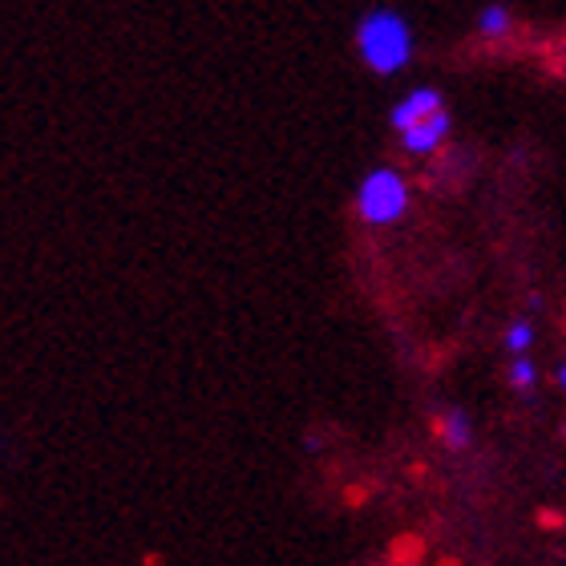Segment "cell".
I'll list each match as a JSON object with an SVG mask.
<instances>
[{
    "label": "cell",
    "mask_w": 566,
    "mask_h": 566,
    "mask_svg": "<svg viewBox=\"0 0 566 566\" xmlns=\"http://www.w3.org/2000/svg\"><path fill=\"white\" fill-rule=\"evenodd\" d=\"M356 53L380 77L401 73L413 61V29H409L401 12L373 9L356 21Z\"/></svg>",
    "instance_id": "cell-1"
},
{
    "label": "cell",
    "mask_w": 566,
    "mask_h": 566,
    "mask_svg": "<svg viewBox=\"0 0 566 566\" xmlns=\"http://www.w3.org/2000/svg\"><path fill=\"white\" fill-rule=\"evenodd\" d=\"M409 207V187H405V178L389 166H377V170H368L360 190H356V214L373 227H389L397 223Z\"/></svg>",
    "instance_id": "cell-2"
},
{
    "label": "cell",
    "mask_w": 566,
    "mask_h": 566,
    "mask_svg": "<svg viewBox=\"0 0 566 566\" xmlns=\"http://www.w3.org/2000/svg\"><path fill=\"white\" fill-rule=\"evenodd\" d=\"M441 109H446V97H441V90H429V85H421V90L405 94L401 102L392 106L389 126L397 134H409L413 126H421V122H429L433 114H441Z\"/></svg>",
    "instance_id": "cell-3"
},
{
    "label": "cell",
    "mask_w": 566,
    "mask_h": 566,
    "mask_svg": "<svg viewBox=\"0 0 566 566\" xmlns=\"http://www.w3.org/2000/svg\"><path fill=\"white\" fill-rule=\"evenodd\" d=\"M449 130H453V118H449V109H441V114H433L429 122H421V126H413L409 134H401V146L409 154H433L437 146L449 138Z\"/></svg>",
    "instance_id": "cell-4"
},
{
    "label": "cell",
    "mask_w": 566,
    "mask_h": 566,
    "mask_svg": "<svg viewBox=\"0 0 566 566\" xmlns=\"http://www.w3.org/2000/svg\"><path fill=\"white\" fill-rule=\"evenodd\" d=\"M437 437H441L446 449H470V441H473L470 413H465V409H446V413L437 417Z\"/></svg>",
    "instance_id": "cell-5"
},
{
    "label": "cell",
    "mask_w": 566,
    "mask_h": 566,
    "mask_svg": "<svg viewBox=\"0 0 566 566\" xmlns=\"http://www.w3.org/2000/svg\"><path fill=\"white\" fill-rule=\"evenodd\" d=\"M510 29H514V17L502 4H490V9L478 12V33L482 36H506Z\"/></svg>",
    "instance_id": "cell-6"
},
{
    "label": "cell",
    "mask_w": 566,
    "mask_h": 566,
    "mask_svg": "<svg viewBox=\"0 0 566 566\" xmlns=\"http://www.w3.org/2000/svg\"><path fill=\"white\" fill-rule=\"evenodd\" d=\"M531 344H534V324H531V319H514V324L506 328V348L514 356H522Z\"/></svg>",
    "instance_id": "cell-7"
},
{
    "label": "cell",
    "mask_w": 566,
    "mask_h": 566,
    "mask_svg": "<svg viewBox=\"0 0 566 566\" xmlns=\"http://www.w3.org/2000/svg\"><path fill=\"white\" fill-rule=\"evenodd\" d=\"M534 380H538V368H534V360H526V356H518L514 365H510V389H534Z\"/></svg>",
    "instance_id": "cell-8"
},
{
    "label": "cell",
    "mask_w": 566,
    "mask_h": 566,
    "mask_svg": "<svg viewBox=\"0 0 566 566\" xmlns=\"http://www.w3.org/2000/svg\"><path fill=\"white\" fill-rule=\"evenodd\" d=\"M555 380H558V385H563V389H566V365L558 368V377H555Z\"/></svg>",
    "instance_id": "cell-9"
}]
</instances>
